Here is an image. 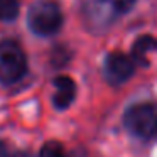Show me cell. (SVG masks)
<instances>
[{
	"label": "cell",
	"instance_id": "277c9868",
	"mask_svg": "<svg viewBox=\"0 0 157 157\" xmlns=\"http://www.w3.org/2000/svg\"><path fill=\"white\" fill-rule=\"evenodd\" d=\"M133 71H135V61H133V58L123 54V52H110L105 58L103 73L112 85L125 83L127 79L132 78Z\"/></svg>",
	"mask_w": 157,
	"mask_h": 157
},
{
	"label": "cell",
	"instance_id": "30bf717a",
	"mask_svg": "<svg viewBox=\"0 0 157 157\" xmlns=\"http://www.w3.org/2000/svg\"><path fill=\"white\" fill-rule=\"evenodd\" d=\"M0 157H9V154H7V145H5L2 140H0Z\"/></svg>",
	"mask_w": 157,
	"mask_h": 157
},
{
	"label": "cell",
	"instance_id": "8992f818",
	"mask_svg": "<svg viewBox=\"0 0 157 157\" xmlns=\"http://www.w3.org/2000/svg\"><path fill=\"white\" fill-rule=\"evenodd\" d=\"M152 51H157V39L152 37V36H149V34L140 36L132 46V58L137 64L149 66L147 52H152Z\"/></svg>",
	"mask_w": 157,
	"mask_h": 157
},
{
	"label": "cell",
	"instance_id": "8fae6325",
	"mask_svg": "<svg viewBox=\"0 0 157 157\" xmlns=\"http://www.w3.org/2000/svg\"><path fill=\"white\" fill-rule=\"evenodd\" d=\"M10 157H32V155L29 152H24V150H22V152H15L14 155H10Z\"/></svg>",
	"mask_w": 157,
	"mask_h": 157
},
{
	"label": "cell",
	"instance_id": "ba28073f",
	"mask_svg": "<svg viewBox=\"0 0 157 157\" xmlns=\"http://www.w3.org/2000/svg\"><path fill=\"white\" fill-rule=\"evenodd\" d=\"M39 157H71V155L66 152V149L59 142L51 140V142L42 145L41 152H39Z\"/></svg>",
	"mask_w": 157,
	"mask_h": 157
},
{
	"label": "cell",
	"instance_id": "5b68a950",
	"mask_svg": "<svg viewBox=\"0 0 157 157\" xmlns=\"http://www.w3.org/2000/svg\"><path fill=\"white\" fill-rule=\"evenodd\" d=\"M56 93L52 96V103L58 110H66L76 96V83L69 76H58L54 79Z\"/></svg>",
	"mask_w": 157,
	"mask_h": 157
},
{
	"label": "cell",
	"instance_id": "9c48e42d",
	"mask_svg": "<svg viewBox=\"0 0 157 157\" xmlns=\"http://www.w3.org/2000/svg\"><path fill=\"white\" fill-rule=\"evenodd\" d=\"M103 4H106L110 9H113L118 14H123V12H128L130 9L133 7L137 0H101Z\"/></svg>",
	"mask_w": 157,
	"mask_h": 157
},
{
	"label": "cell",
	"instance_id": "3957f363",
	"mask_svg": "<svg viewBox=\"0 0 157 157\" xmlns=\"http://www.w3.org/2000/svg\"><path fill=\"white\" fill-rule=\"evenodd\" d=\"M27 71V58L21 44L12 39L0 41V83L12 85L24 78Z\"/></svg>",
	"mask_w": 157,
	"mask_h": 157
},
{
	"label": "cell",
	"instance_id": "6da1fadb",
	"mask_svg": "<svg viewBox=\"0 0 157 157\" xmlns=\"http://www.w3.org/2000/svg\"><path fill=\"white\" fill-rule=\"evenodd\" d=\"M123 125L137 139H157V105L142 101L128 106L123 115Z\"/></svg>",
	"mask_w": 157,
	"mask_h": 157
},
{
	"label": "cell",
	"instance_id": "7a4b0ae2",
	"mask_svg": "<svg viewBox=\"0 0 157 157\" xmlns=\"http://www.w3.org/2000/svg\"><path fill=\"white\" fill-rule=\"evenodd\" d=\"M27 24L37 36H54L63 27V12L54 0H36L29 9Z\"/></svg>",
	"mask_w": 157,
	"mask_h": 157
},
{
	"label": "cell",
	"instance_id": "52a82bcc",
	"mask_svg": "<svg viewBox=\"0 0 157 157\" xmlns=\"http://www.w3.org/2000/svg\"><path fill=\"white\" fill-rule=\"evenodd\" d=\"M19 10H21L19 0H0V21H14L19 15Z\"/></svg>",
	"mask_w": 157,
	"mask_h": 157
}]
</instances>
